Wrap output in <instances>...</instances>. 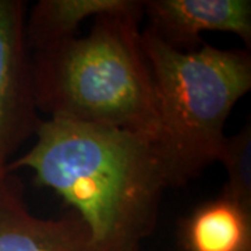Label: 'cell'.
<instances>
[{"instance_id": "obj_2", "label": "cell", "mask_w": 251, "mask_h": 251, "mask_svg": "<svg viewBox=\"0 0 251 251\" xmlns=\"http://www.w3.org/2000/svg\"><path fill=\"white\" fill-rule=\"evenodd\" d=\"M140 21L100 16L90 34L31 54L38 112L128 130L155 143L158 113Z\"/></svg>"}, {"instance_id": "obj_9", "label": "cell", "mask_w": 251, "mask_h": 251, "mask_svg": "<svg viewBox=\"0 0 251 251\" xmlns=\"http://www.w3.org/2000/svg\"><path fill=\"white\" fill-rule=\"evenodd\" d=\"M219 162L227 173L224 187L226 196L251 211V126H244L237 134L226 137Z\"/></svg>"}, {"instance_id": "obj_6", "label": "cell", "mask_w": 251, "mask_h": 251, "mask_svg": "<svg viewBox=\"0 0 251 251\" xmlns=\"http://www.w3.org/2000/svg\"><path fill=\"white\" fill-rule=\"evenodd\" d=\"M0 251H100L88 226L69 209L56 219L36 218L14 177L0 186Z\"/></svg>"}, {"instance_id": "obj_4", "label": "cell", "mask_w": 251, "mask_h": 251, "mask_svg": "<svg viewBox=\"0 0 251 251\" xmlns=\"http://www.w3.org/2000/svg\"><path fill=\"white\" fill-rule=\"evenodd\" d=\"M27 3L0 0V186L11 155L35 137L42 122L32 90L31 53L24 38Z\"/></svg>"}, {"instance_id": "obj_5", "label": "cell", "mask_w": 251, "mask_h": 251, "mask_svg": "<svg viewBox=\"0 0 251 251\" xmlns=\"http://www.w3.org/2000/svg\"><path fill=\"white\" fill-rule=\"evenodd\" d=\"M148 29L173 49L196 50L202 32H230L250 48V0H145Z\"/></svg>"}, {"instance_id": "obj_8", "label": "cell", "mask_w": 251, "mask_h": 251, "mask_svg": "<svg viewBox=\"0 0 251 251\" xmlns=\"http://www.w3.org/2000/svg\"><path fill=\"white\" fill-rule=\"evenodd\" d=\"M187 251H251V211L222 193L180 224Z\"/></svg>"}, {"instance_id": "obj_1", "label": "cell", "mask_w": 251, "mask_h": 251, "mask_svg": "<svg viewBox=\"0 0 251 251\" xmlns=\"http://www.w3.org/2000/svg\"><path fill=\"white\" fill-rule=\"evenodd\" d=\"M29 169L88 226L100 251H140L152 233L169 187L151 138L108 126L42 120L35 144L7 173Z\"/></svg>"}, {"instance_id": "obj_3", "label": "cell", "mask_w": 251, "mask_h": 251, "mask_svg": "<svg viewBox=\"0 0 251 251\" xmlns=\"http://www.w3.org/2000/svg\"><path fill=\"white\" fill-rule=\"evenodd\" d=\"M141 44L152 77L159 151L169 187H181L219 162L225 125L251 90L249 49L204 45L181 52L148 28Z\"/></svg>"}, {"instance_id": "obj_7", "label": "cell", "mask_w": 251, "mask_h": 251, "mask_svg": "<svg viewBox=\"0 0 251 251\" xmlns=\"http://www.w3.org/2000/svg\"><path fill=\"white\" fill-rule=\"evenodd\" d=\"M127 16L143 20L144 0H39L25 16L24 38L36 53L77 36L88 18Z\"/></svg>"}]
</instances>
